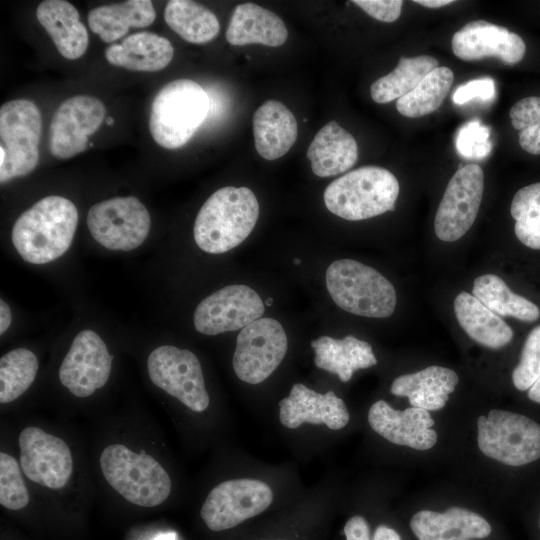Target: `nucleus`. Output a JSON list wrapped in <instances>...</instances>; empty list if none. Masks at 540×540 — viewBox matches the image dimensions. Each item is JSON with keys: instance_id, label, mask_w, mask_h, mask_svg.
Masks as SVG:
<instances>
[{"instance_id": "nucleus-1", "label": "nucleus", "mask_w": 540, "mask_h": 540, "mask_svg": "<svg viewBox=\"0 0 540 540\" xmlns=\"http://www.w3.org/2000/svg\"><path fill=\"white\" fill-rule=\"evenodd\" d=\"M78 223V211L69 199L47 196L23 212L12 228V243L24 261L45 264L70 247Z\"/></svg>"}, {"instance_id": "nucleus-2", "label": "nucleus", "mask_w": 540, "mask_h": 540, "mask_svg": "<svg viewBox=\"0 0 540 540\" xmlns=\"http://www.w3.org/2000/svg\"><path fill=\"white\" fill-rule=\"evenodd\" d=\"M258 217L259 203L249 188H220L200 208L194 222V240L207 253H225L250 235Z\"/></svg>"}, {"instance_id": "nucleus-3", "label": "nucleus", "mask_w": 540, "mask_h": 540, "mask_svg": "<svg viewBox=\"0 0 540 540\" xmlns=\"http://www.w3.org/2000/svg\"><path fill=\"white\" fill-rule=\"evenodd\" d=\"M399 182L387 169L363 166L332 181L324 191V203L334 215L359 221L395 210Z\"/></svg>"}, {"instance_id": "nucleus-4", "label": "nucleus", "mask_w": 540, "mask_h": 540, "mask_svg": "<svg viewBox=\"0 0 540 540\" xmlns=\"http://www.w3.org/2000/svg\"><path fill=\"white\" fill-rule=\"evenodd\" d=\"M210 101L205 90L190 79L167 83L156 94L150 111L149 130L166 149L185 145L205 120Z\"/></svg>"}, {"instance_id": "nucleus-5", "label": "nucleus", "mask_w": 540, "mask_h": 540, "mask_svg": "<svg viewBox=\"0 0 540 540\" xmlns=\"http://www.w3.org/2000/svg\"><path fill=\"white\" fill-rule=\"evenodd\" d=\"M333 302L346 312L369 318L393 314L397 294L392 283L376 269L352 259L333 261L325 273Z\"/></svg>"}, {"instance_id": "nucleus-6", "label": "nucleus", "mask_w": 540, "mask_h": 540, "mask_svg": "<svg viewBox=\"0 0 540 540\" xmlns=\"http://www.w3.org/2000/svg\"><path fill=\"white\" fill-rule=\"evenodd\" d=\"M104 478L128 502L154 507L163 503L171 492V479L152 456L135 453L122 444L107 446L100 455Z\"/></svg>"}, {"instance_id": "nucleus-7", "label": "nucleus", "mask_w": 540, "mask_h": 540, "mask_svg": "<svg viewBox=\"0 0 540 540\" xmlns=\"http://www.w3.org/2000/svg\"><path fill=\"white\" fill-rule=\"evenodd\" d=\"M42 118L28 99H16L0 108V182L32 172L39 161Z\"/></svg>"}, {"instance_id": "nucleus-8", "label": "nucleus", "mask_w": 540, "mask_h": 540, "mask_svg": "<svg viewBox=\"0 0 540 540\" xmlns=\"http://www.w3.org/2000/svg\"><path fill=\"white\" fill-rule=\"evenodd\" d=\"M477 442L487 457L509 466L540 458V425L522 414L492 409L477 420Z\"/></svg>"}, {"instance_id": "nucleus-9", "label": "nucleus", "mask_w": 540, "mask_h": 540, "mask_svg": "<svg viewBox=\"0 0 540 540\" xmlns=\"http://www.w3.org/2000/svg\"><path fill=\"white\" fill-rule=\"evenodd\" d=\"M150 215L133 196L114 197L94 204L87 215L92 237L110 250L130 251L147 238Z\"/></svg>"}, {"instance_id": "nucleus-10", "label": "nucleus", "mask_w": 540, "mask_h": 540, "mask_svg": "<svg viewBox=\"0 0 540 540\" xmlns=\"http://www.w3.org/2000/svg\"><path fill=\"white\" fill-rule=\"evenodd\" d=\"M147 368L154 385L192 411L202 412L208 407L210 399L202 368L191 351L170 345L159 346L148 356Z\"/></svg>"}, {"instance_id": "nucleus-11", "label": "nucleus", "mask_w": 540, "mask_h": 540, "mask_svg": "<svg viewBox=\"0 0 540 540\" xmlns=\"http://www.w3.org/2000/svg\"><path fill=\"white\" fill-rule=\"evenodd\" d=\"M287 336L280 322L261 317L243 329L236 339L233 369L249 384L266 380L279 366L287 352Z\"/></svg>"}, {"instance_id": "nucleus-12", "label": "nucleus", "mask_w": 540, "mask_h": 540, "mask_svg": "<svg viewBox=\"0 0 540 540\" xmlns=\"http://www.w3.org/2000/svg\"><path fill=\"white\" fill-rule=\"evenodd\" d=\"M272 500V490L263 481L227 480L209 492L200 513L210 530L223 531L262 513Z\"/></svg>"}, {"instance_id": "nucleus-13", "label": "nucleus", "mask_w": 540, "mask_h": 540, "mask_svg": "<svg viewBox=\"0 0 540 540\" xmlns=\"http://www.w3.org/2000/svg\"><path fill=\"white\" fill-rule=\"evenodd\" d=\"M484 191L478 164L459 168L449 180L434 219L436 236L444 242L462 238L476 220Z\"/></svg>"}, {"instance_id": "nucleus-14", "label": "nucleus", "mask_w": 540, "mask_h": 540, "mask_svg": "<svg viewBox=\"0 0 540 540\" xmlns=\"http://www.w3.org/2000/svg\"><path fill=\"white\" fill-rule=\"evenodd\" d=\"M264 303L247 285H228L204 298L194 312V326L205 335L243 329L262 317Z\"/></svg>"}, {"instance_id": "nucleus-15", "label": "nucleus", "mask_w": 540, "mask_h": 540, "mask_svg": "<svg viewBox=\"0 0 540 540\" xmlns=\"http://www.w3.org/2000/svg\"><path fill=\"white\" fill-rule=\"evenodd\" d=\"M105 106L97 98L76 95L55 111L49 129V150L57 159H69L83 152L105 118Z\"/></svg>"}, {"instance_id": "nucleus-16", "label": "nucleus", "mask_w": 540, "mask_h": 540, "mask_svg": "<svg viewBox=\"0 0 540 540\" xmlns=\"http://www.w3.org/2000/svg\"><path fill=\"white\" fill-rule=\"evenodd\" d=\"M20 465L31 481L60 489L73 472V459L66 442L44 430L29 426L19 435Z\"/></svg>"}, {"instance_id": "nucleus-17", "label": "nucleus", "mask_w": 540, "mask_h": 540, "mask_svg": "<svg viewBox=\"0 0 540 540\" xmlns=\"http://www.w3.org/2000/svg\"><path fill=\"white\" fill-rule=\"evenodd\" d=\"M112 359L100 336L83 330L74 338L60 365V382L76 397H88L108 381Z\"/></svg>"}, {"instance_id": "nucleus-18", "label": "nucleus", "mask_w": 540, "mask_h": 540, "mask_svg": "<svg viewBox=\"0 0 540 540\" xmlns=\"http://www.w3.org/2000/svg\"><path fill=\"white\" fill-rule=\"evenodd\" d=\"M452 50L465 61L497 57L508 65L517 64L526 52L523 39L507 28L484 20H475L460 28L452 37Z\"/></svg>"}, {"instance_id": "nucleus-19", "label": "nucleus", "mask_w": 540, "mask_h": 540, "mask_svg": "<svg viewBox=\"0 0 540 540\" xmlns=\"http://www.w3.org/2000/svg\"><path fill=\"white\" fill-rule=\"evenodd\" d=\"M368 422L376 433L396 445L424 451L437 442V433L432 429L435 421L429 411L422 408L400 411L378 400L369 409Z\"/></svg>"}, {"instance_id": "nucleus-20", "label": "nucleus", "mask_w": 540, "mask_h": 540, "mask_svg": "<svg viewBox=\"0 0 540 540\" xmlns=\"http://www.w3.org/2000/svg\"><path fill=\"white\" fill-rule=\"evenodd\" d=\"M279 407L280 422L290 429L311 423L339 430L349 422L346 404L333 391L321 394L301 383L292 386L289 395L279 402Z\"/></svg>"}, {"instance_id": "nucleus-21", "label": "nucleus", "mask_w": 540, "mask_h": 540, "mask_svg": "<svg viewBox=\"0 0 540 540\" xmlns=\"http://www.w3.org/2000/svg\"><path fill=\"white\" fill-rule=\"evenodd\" d=\"M410 527L418 540H473L486 538L491 533L487 520L458 506L444 513L421 510L411 518Z\"/></svg>"}, {"instance_id": "nucleus-22", "label": "nucleus", "mask_w": 540, "mask_h": 540, "mask_svg": "<svg viewBox=\"0 0 540 540\" xmlns=\"http://www.w3.org/2000/svg\"><path fill=\"white\" fill-rule=\"evenodd\" d=\"M458 382L455 371L433 365L398 376L392 382L390 392L395 396L407 397L412 407L436 411L445 406Z\"/></svg>"}, {"instance_id": "nucleus-23", "label": "nucleus", "mask_w": 540, "mask_h": 540, "mask_svg": "<svg viewBox=\"0 0 540 540\" xmlns=\"http://www.w3.org/2000/svg\"><path fill=\"white\" fill-rule=\"evenodd\" d=\"M253 134L258 154L271 161L290 150L297 139L298 125L282 102L267 100L253 115Z\"/></svg>"}, {"instance_id": "nucleus-24", "label": "nucleus", "mask_w": 540, "mask_h": 540, "mask_svg": "<svg viewBox=\"0 0 540 540\" xmlns=\"http://www.w3.org/2000/svg\"><path fill=\"white\" fill-rule=\"evenodd\" d=\"M36 17L64 58L75 60L84 55L89 43L88 32L70 2L45 0L38 5Z\"/></svg>"}, {"instance_id": "nucleus-25", "label": "nucleus", "mask_w": 540, "mask_h": 540, "mask_svg": "<svg viewBox=\"0 0 540 540\" xmlns=\"http://www.w3.org/2000/svg\"><path fill=\"white\" fill-rule=\"evenodd\" d=\"M287 37L283 20L254 3L236 6L226 30V40L235 46L261 44L278 47L285 43Z\"/></svg>"}, {"instance_id": "nucleus-26", "label": "nucleus", "mask_w": 540, "mask_h": 540, "mask_svg": "<svg viewBox=\"0 0 540 540\" xmlns=\"http://www.w3.org/2000/svg\"><path fill=\"white\" fill-rule=\"evenodd\" d=\"M173 55L174 48L167 38L148 31L131 34L120 44H111L105 50L110 64L142 72L164 69Z\"/></svg>"}, {"instance_id": "nucleus-27", "label": "nucleus", "mask_w": 540, "mask_h": 540, "mask_svg": "<svg viewBox=\"0 0 540 540\" xmlns=\"http://www.w3.org/2000/svg\"><path fill=\"white\" fill-rule=\"evenodd\" d=\"M307 158L318 177H331L349 170L358 159L355 138L336 121L324 125L307 149Z\"/></svg>"}, {"instance_id": "nucleus-28", "label": "nucleus", "mask_w": 540, "mask_h": 540, "mask_svg": "<svg viewBox=\"0 0 540 540\" xmlns=\"http://www.w3.org/2000/svg\"><path fill=\"white\" fill-rule=\"evenodd\" d=\"M310 345L315 352L316 367L338 375L342 382H348L356 370L377 364L371 345L352 335L342 339L321 336Z\"/></svg>"}, {"instance_id": "nucleus-29", "label": "nucleus", "mask_w": 540, "mask_h": 540, "mask_svg": "<svg viewBox=\"0 0 540 540\" xmlns=\"http://www.w3.org/2000/svg\"><path fill=\"white\" fill-rule=\"evenodd\" d=\"M454 312L460 327L482 346L499 349L513 339L512 328L468 292L462 291L455 297Z\"/></svg>"}, {"instance_id": "nucleus-30", "label": "nucleus", "mask_w": 540, "mask_h": 540, "mask_svg": "<svg viewBox=\"0 0 540 540\" xmlns=\"http://www.w3.org/2000/svg\"><path fill=\"white\" fill-rule=\"evenodd\" d=\"M155 18L156 12L150 0H128L92 9L87 21L91 31L103 42L112 43L125 36L130 28L151 25Z\"/></svg>"}, {"instance_id": "nucleus-31", "label": "nucleus", "mask_w": 540, "mask_h": 540, "mask_svg": "<svg viewBox=\"0 0 540 540\" xmlns=\"http://www.w3.org/2000/svg\"><path fill=\"white\" fill-rule=\"evenodd\" d=\"M473 295L500 317H513L522 322H534L540 308L529 299L514 293L495 274L478 276L473 282Z\"/></svg>"}, {"instance_id": "nucleus-32", "label": "nucleus", "mask_w": 540, "mask_h": 540, "mask_svg": "<svg viewBox=\"0 0 540 540\" xmlns=\"http://www.w3.org/2000/svg\"><path fill=\"white\" fill-rule=\"evenodd\" d=\"M166 24L185 41L204 44L219 33L216 15L205 6L190 0H170L165 6Z\"/></svg>"}, {"instance_id": "nucleus-33", "label": "nucleus", "mask_w": 540, "mask_h": 540, "mask_svg": "<svg viewBox=\"0 0 540 540\" xmlns=\"http://www.w3.org/2000/svg\"><path fill=\"white\" fill-rule=\"evenodd\" d=\"M436 67L438 60L429 55L401 57L393 71L372 83L371 98L379 104L398 100L412 91Z\"/></svg>"}, {"instance_id": "nucleus-34", "label": "nucleus", "mask_w": 540, "mask_h": 540, "mask_svg": "<svg viewBox=\"0 0 540 540\" xmlns=\"http://www.w3.org/2000/svg\"><path fill=\"white\" fill-rule=\"evenodd\" d=\"M453 80L454 74L450 68L436 67L412 91L397 100V111L410 118L434 112L447 97Z\"/></svg>"}, {"instance_id": "nucleus-35", "label": "nucleus", "mask_w": 540, "mask_h": 540, "mask_svg": "<svg viewBox=\"0 0 540 540\" xmlns=\"http://www.w3.org/2000/svg\"><path fill=\"white\" fill-rule=\"evenodd\" d=\"M37 370L38 359L26 348L3 355L0 359V402L6 404L20 397L33 383Z\"/></svg>"}, {"instance_id": "nucleus-36", "label": "nucleus", "mask_w": 540, "mask_h": 540, "mask_svg": "<svg viewBox=\"0 0 540 540\" xmlns=\"http://www.w3.org/2000/svg\"><path fill=\"white\" fill-rule=\"evenodd\" d=\"M514 232L526 247L540 250V182L519 189L511 202Z\"/></svg>"}, {"instance_id": "nucleus-37", "label": "nucleus", "mask_w": 540, "mask_h": 540, "mask_svg": "<svg viewBox=\"0 0 540 540\" xmlns=\"http://www.w3.org/2000/svg\"><path fill=\"white\" fill-rule=\"evenodd\" d=\"M512 126L519 131L523 150L540 155V97H526L516 102L509 112Z\"/></svg>"}, {"instance_id": "nucleus-38", "label": "nucleus", "mask_w": 540, "mask_h": 540, "mask_svg": "<svg viewBox=\"0 0 540 540\" xmlns=\"http://www.w3.org/2000/svg\"><path fill=\"white\" fill-rule=\"evenodd\" d=\"M20 466L11 455L0 453V504L9 510L24 508L30 499Z\"/></svg>"}, {"instance_id": "nucleus-39", "label": "nucleus", "mask_w": 540, "mask_h": 540, "mask_svg": "<svg viewBox=\"0 0 540 540\" xmlns=\"http://www.w3.org/2000/svg\"><path fill=\"white\" fill-rule=\"evenodd\" d=\"M540 376V325L527 335L518 365L512 372V381L516 389L526 391Z\"/></svg>"}, {"instance_id": "nucleus-40", "label": "nucleus", "mask_w": 540, "mask_h": 540, "mask_svg": "<svg viewBox=\"0 0 540 540\" xmlns=\"http://www.w3.org/2000/svg\"><path fill=\"white\" fill-rule=\"evenodd\" d=\"M490 129L478 120H472L460 127L455 137L457 152L466 159H483L492 150L489 140Z\"/></svg>"}, {"instance_id": "nucleus-41", "label": "nucleus", "mask_w": 540, "mask_h": 540, "mask_svg": "<svg viewBox=\"0 0 540 540\" xmlns=\"http://www.w3.org/2000/svg\"><path fill=\"white\" fill-rule=\"evenodd\" d=\"M496 88L492 78L483 77L473 79L458 86L452 96L455 104L462 105L473 99L483 101L492 100L495 97Z\"/></svg>"}, {"instance_id": "nucleus-42", "label": "nucleus", "mask_w": 540, "mask_h": 540, "mask_svg": "<svg viewBox=\"0 0 540 540\" xmlns=\"http://www.w3.org/2000/svg\"><path fill=\"white\" fill-rule=\"evenodd\" d=\"M371 17L382 22H394L400 14L403 1L401 0H354Z\"/></svg>"}, {"instance_id": "nucleus-43", "label": "nucleus", "mask_w": 540, "mask_h": 540, "mask_svg": "<svg viewBox=\"0 0 540 540\" xmlns=\"http://www.w3.org/2000/svg\"><path fill=\"white\" fill-rule=\"evenodd\" d=\"M346 540H370V529L362 516L351 517L344 526Z\"/></svg>"}, {"instance_id": "nucleus-44", "label": "nucleus", "mask_w": 540, "mask_h": 540, "mask_svg": "<svg viewBox=\"0 0 540 540\" xmlns=\"http://www.w3.org/2000/svg\"><path fill=\"white\" fill-rule=\"evenodd\" d=\"M372 540H401V537L393 528L380 525L375 530Z\"/></svg>"}, {"instance_id": "nucleus-45", "label": "nucleus", "mask_w": 540, "mask_h": 540, "mask_svg": "<svg viewBox=\"0 0 540 540\" xmlns=\"http://www.w3.org/2000/svg\"><path fill=\"white\" fill-rule=\"evenodd\" d=\"M11 311L7 303L0 301V334L2 335L9 328L11 323Z\"/></svg>"}, {"instance_id": "nucleus-46", "label": "nucleus", "mask_w": 540, "mask_h": 540, "mask_svg": "<svg viewBox=\"0 0 540 540\" xmlns=\"http://www.w3.org/2000/svg\"><path fill=\"white\" fill-rule=\"evenodd\" d=\"M417 4H420L428 8H440L453 3V0H415Z\"/></svg>"}, {"instance_id": "nucleus-47", "label": "nucleus", "mask_w": 540, "mask_h": 540, "mask_svg": "<svg viewBox=\"0 0 540 540\" xmlns=\"http://www.w3.org/2000/svg\"><path fill=\"white\" fill-rule=\"evenodd\" d=\"M528 398L531 401L540 404V376L528 390Z\"/></svg>"}, {"instance_id": "nucleus-48", "label": "nucleus", "mask_w": 540, "mask_h": 540, "mask_svg": "<svg viewBox=\"0 0 540 540\" xmlns=\"http://www.w3.org/2000/svg\"><path fill=\"white\" fill-rule=\"evenodd\" d=\"M154 540H176L174 533H166L158 535Z\"/></svg>"}, {"instance_id": "nucleus-49", "label": "nucleus", "mask_w": 540, "mask_h": 540, "mask_svg": "<svg viewBox=\"0 0 540 540\" xmlns=\"http://www.w3.org/2000/svg\"><path fill=\"white\" fill-rule=\"evenodd\" d=\"M265 304L267 306H271L273 304V298H267L266 301H265Z\"/></svg>"}, {"instance_id": "nucleus-50", "label": "nucleus", "mask_w": 540, "mask_h": 540, "mask_svg": "<svg viewBox=\"0 0 540 540\" xmlns=\"http://www.w3.org/2000/svg\"><path fill=\"white\" fill-rule=\"evenodd\" d=\"M293 264L294 265H299V264H301V260L299 258H294Z\"/></svg>"}, {"instance_id": "nucleus-51", "label": "nucleus", "mask_w": 540, "mask_h": 540, "mask_svg": "<svg viewBox=\"0 0 540 540\" xmlns=\"http://www.w3.org/2000/svg\"><path fill=\"white\" fill-rule=\"evenodd\" d=\"M107 123H108L109 125H112V124H113V118L109 117V118L107 119Z\"/></svg>"}, {"instance_id": "nucleus-52", "label": "nucleus", "mask_w": 540, "mask_h": 540, "mask_svg": "<svg viewBox=\"0 0 540 540\" xmlns=\"http://www.w3.org/2000/svg\"><path fill=\"white\" fill-rule=\"evenodd\" d=\"M539 528H540V515H539Z\"/></svg>"}]
</instances>
